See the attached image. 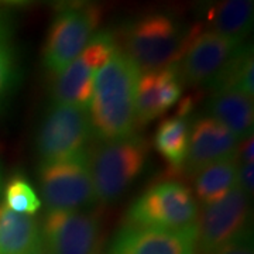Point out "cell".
<instances>
[{
	"label": "cell",
	"mask_w": 254,
	"mask_h": 254,
	"mask_svg": "<svg viewBox=\"0 0 254 254\" xmlns=\"http://www.w3.org/2000/svg\"><path fill=\"white\" fill-rule=\"evenodd\" d=\"M199 218L198 202L188 187L180 182H160L150 187L128 208L126 225L161 230L195 226Z\"/></svg>",
	"instance_id": "obj_5"
},
{
	"label": "cell",
	"mask_w": 254,
	"mask_h": 254,
	"mask_svg": "<svg viewBox=\"0 0 254 254\" xmlns=\"http://www.w3.org/2000/svg\"><path fill=\"white\" fill-rule=\"evenodd\" d=\"M147 157L148 143L138 134L103 141L91 151L89 165L98 202H116L141 174Z\"/></svg>",
	"instance_id": "obj_3"
},
{
	"label": "cell",
	"mask_w": 254,
	"mask_h": 254,
	"mask_svg": "<svg viewBox=\"0 0 254 254\" xmlns=\"http://www.w3.org/2000/svg\"><path fill=\"white\" fill-rule=\"evenodd\" d=\"M164 110L160 100L158 71L140 72L136 86V120L137 126H145L163 116Z\"/></svg>",
	"instance_id": "obj_20"
},
{
	"label": "cell",
	"mask_w": 254,
	"mask_h": 254,
	"mask_svg": "<svg viewBox=\"0 0 254 254\" xmlns=\"http://www.w3.org/2000/svg\"><path fill=\"white\" fill-rule=\"evenodd\" d=\"M192 30L170 13H148L126 21L115 36L120 51L145 72L180 64Z\"/></svg>",
	"instance_id": "obj_2"
},
{
	"label": "cell",
	"mask_w": 254,
	"mask_h": 254,
	"mask_svg": "<svg viewBox=\"0 0 254 254\" xmlns=\"http://www.w3.org/2000/svg\"><path fill=\"white\" fill-rule=\"evenodd\" d=\"M100 9L95 4L65 6L55 14L43 50V64L57 75L73 63L99 26Z\"/></svg>",
	"instance_id": "obj_6"
},
{
	"label": "cell",
	"mask_w": 254,
	"mask_h": 254,
	"mask_svg": "<svg viewBox=\"0 0 254 254\" xmlns=\"http://www.w3.org/2000/svg\"><path fill=\"white\" fill-rule=\"evenodd\" d=\"M198 229L161 230L126 226L115 236L108 254H196Z\"/></svg>",
	"instance_id": "obj_11"
},
{
	"label": "cell",
	"mask_w": 254,
	"mask_h": 254,
	"mask_svg": "<svg viewBox=\"0 0 254 254\" xmlns=\"http://www.w3.org/2000/svg\"><path fill=\"white\" fill-rule=\"evenodd\" d=\"M208 116L227 127L239 140L253 134V98L235 89H213L208 102Z\"/></svg>",
	"instance_id": "obj_13"
},
{
	"label": "cell",
	"mask_w": 254,
	"mask_h": 254,
	"mask_svg": "<svg viewBox=\"0 0 254 254\" xmlns=\"http://www.w3.org/2000/svg\"><path fill=\"white\" fill-rule=\"evenodd\" d=\"M253 16V1L226 0L205 7L200 17L203 20V26H206L209 31L239 41H246L249 33L252 31Z\"/></svg>",
	"instance_id": "obj_15"
},
{
	"label": "cell",
	"mask_w": 254,
	"mask_h": 254,
	"mask_svg": "<svg viewBox=\"0 0 254 254\" xmlns=\"http://www.w3.org/2000/svg\"><path fill=\"white\" fill-rule=\"evenodd\" d=\"M239 144L240 140L216 119L200 116L190 126L188 154L184 167L193 175L209 164L236 157Z\"/></svg>",
	"instance_id": "obj_12"
},
{
	"label": "cell",
	"mask_w": 254,
	"mask_h": 254,
	"mask_svg": "<svg viewBox=\"0 0 254 254\" xmlns=\"http://www.w3.org/2000/svg\"><path fill=\"white\" fill-rule=\"evenodd\" d=\"M138 75L136 64L120 48L95 75L89 118L92 133L102 143L136 134Z\"/></svg>",
	"instance_id": "obj_1"
},
{
	"label": "cell",
	"mask_w": 254,
	"mask_h": 254,
	"mask_svg": "<svg viewBox=\"0 0 254 254\" xmlns=\"http://www.w3.org/2000/svg\"><path fill=\"white\" fill-rule=\"evenodd\" d=\"M10 210L34 216L41 208V199L37 195L34 187L23 174H16L10 178L4 190V202Z\"/></svg>",
	"instance_id": "obj_21"
},
{
	"label": "cell",
	"mask_w": 254,
	"mask_h": 254,
	"mask_svg": "<svg viewBox=\"0 0 254 254\" xmlns=\"http://www.w3.org/2000/svg\"><path fill=\"white\" fill-rule=\"evenodd\" d=\"M190 143V123L187 118L163 119L155 131V150L168 164L173 173H180L187 160Z\"/></svg>",
	"instance_id": "obj_18"
},
{
	"label": "cell",
	"mask_w": 254,
	"mask_h": 254,
	"mask_svg": "<svg viewBox=\"0 0 254 254\" xmlns=\"http://www.w3.org/2000/svg\"><path fill=\"white\" fill-rule=\"evenodd\" d=\"M249 195L240 185L216 203L206 205L196 222V254H210L249 232Z\"/></svg>",
	"instance_id": "obj_10"
},
{
	"label": "cell",
	"mask_w": 254,
	"mask_h": 254,
	"mask_svg": "<svg viewBox=\"0 0 254 254\" xmlns=\"http://www.w3.org/2000/svg\"><path fill=\"white\" fill-rule=\"evenodd\" d=\"M210 254H254L252 232H246L242 236L229 242L227 245L219 247Z\"/></svg>",
	"instance_id": "obj_24"
},
{
	"label": "cell",
	"mask_w": 254,
	"mask_h": 254,
	"mask_svg": "<svg viewBox=\"0 0 254 254\" xmlns=\"http://www.w3.org/2000/svg\"><path fill=\"white\" fill-rule=\"evenodd\" d=\"M10 33L9 16L0 9V41H6V38Z\"/></svg>",
	"instance_id": "obj_25"
},
{
	"label": "cell",
	"mask_w": 254,
	"mask_h": 254,
	"mask_svg": "<svg viewBox=\"0 0 254 254\" xmlns=\"http://www.w3.org/2000/svg\"><path fill=\"white\" fill-rule=\"evenodd\" d=\"M40 229L47 254H100V219L91 210H47Z\"/></svg>",
	"instance_id": "obj_9"
},
{
	"label": "cell",
	"mask_w": 254,
	"mask_h": 254,
	"mask_svg": "<svg viewBox=\"0 0 254 254\" xmlns=\"http://www.w3.org/2000/svg\"><path fill=\"white\" fill-rule=\"evenodd\" d=\"M0 181H1V177H0Z\"/></svg>",
	"instance_id": "obj_27"
},
{
	"label": "cell",
	"mask_w": 254,
	"mask_h": 254,
	"mask_svg": "<svg viewBox=\"0 0 254 254\" xmlns=\"http://www.w3.org/2000/svg\"><path fill=\"white\" fill-rule=\"evenodd\" d=\"M95 75L96 72L78 57L61 72L54 75L51 82L53 103L69 105L89 112L95 89Z\"/></svg>",
	"instance_id": "obj_14"
},
{
	"label": "cell",
	"mask_w": 254,
	"mask_h": 254,
	"mask_svg": "<svg viewBox=\"0 0 254 254\" xmlns=\"http://www.w3.org/2000/svg\"><path fill=\"white\" fill-rule=\"evenodd\" d=\"M38 184L48 210H88L98 202L88 150L41 161Z\"/></svg>",
	"instance_id": "obj_4"
},
{
	"label": "cell",
	"mask_w": 254,
	"mask_h": 254,
	"mask_svg": "<svg viewBox=\"0 0 254 254\" xmlns=\"http://www.w3.org/2000/svg\"><path fill=\"white\" fill-rule=\"evenodd\" d=\"M118 48L119 46L115 33L110 30H100L91 37L79 58L91 69L98 72L112 58V55L118 51Z\"/></svg>",
	"instance_id": "obj_22"
},
{
	"label": "cell",
	"mask_w": 254,
	"mask_h": 254,
	"mask_svg": "<svg viewBox=\"0 0 254 254\" xmlns=\"http://www.w3.org/2000/svg\"><path fill=\"white\" fill-rule=\"evenodd\" d=\"M253 50L252 47L245 44L235 55V58L227 64L223 72L219 75L218 79L212 83L209 89H235L253 98Z\"/></svg>",
	"instance_id": "obj_19"
},
{
	"label": "cell",
	"mask_w": 254,
	"mask_h": 254,
	"mask_svg": "<svg viewBox=\"0 0 254 254\" xmlns=\"http://www.w3.org/2000/svg\"><path fill=\"white\" fill-rule=\"evenodd\" d=\"M245 44V41L220 36L200 26L193 27L190 43L178 64L182 83L210 88Z\"/></svg>",
	"instance_id": "obj_8"
},
{
	"label": "cell",
	"mask_w": 254,
	"mask_h": 254,
	"mask_svg": "<svg viewBox=\"0 0 254 254\" xmlns=\"http://www.w3.org/2000/svg\"><path fill=\"white\" fill-rule=\"evenodd\" d=\"M31 254H47L46 249H44V246H43V243L38 246V247H37L36 250H34V252H33V253H31Z\"/></svg>",
	"instance_id": "obj_26"
},
{
	"label": "cell",
	"mask_w": 254,
	"mask_h": 254,
	"mask_svg": "<svg viewBox=\"0 0 254 254\" xmlns=\"http://www.w3.org/2000/svg\"><path fill=\"white\" fill-rule=\"evenodd\" d=\"M41 243V229L36 219L0 203V254H31Z\"/></svg>",
	"instance_id": "obj_16"
},
{
	"label": "cell",
	"mask_w": 254,
	"mask_h": 254,
	"mask_svg": "<svg viewBox=\"0 0 254 254\" xmlns=\"http://www.w3.org/2000/svg\"><path fill=\"white\" fill-rule=\"evenodd\" d=\"M239 160L236 157L216 161L193 174L196 198L206 206L223 199L239 187Z\"/></svg>",
	"instance_id": "obj_17"
},
{
	"label": "cell",
	"mask_w": 254,
	"mask_h": 254,
	"mask_svg": "<svg viewBox=\"0 0 254 254\" xmlns=\"http://www.w3.org/2000/svg\"><path fill=\"white\" fill-rule=\"evenodd\" d=\"M89 112L69 105L53 103L46 112L36 137L41 161L58 160L86 150L91 140Z\"/></svg>",
	"instance_id": "obj_7"
},
{
	"label": "cell",
	"mask_w": 254,
	"mask_h": 254,
	"mask_svg": "<svg viewBox=\"0 0 254 254\" xmlns=\"http://www.w3.org/2000/svg\"><path fill=\"white\" fill-rule=\"evenodd\" d=\"M16 79V65L6 41H0V102L4 99Z\"/></svg>",
	"instance_id": "obj_23"
}]
</instances>
